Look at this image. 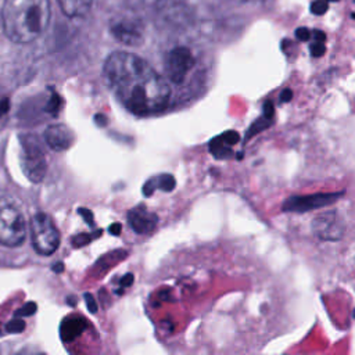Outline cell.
I'll list each match as a JSON object with an SVG mask.
<instances>
[{"instance_id": "6", "label": "cell", "mask_w": 355, "mask_h": 355, "mask_svg": "<svg viewBox=\"0 0 355 355\" xmlns=\"http://www.w3.org/2000/svg\"><path fill=\"white\" fill-rule=\"evenodd\" d=\"M194 65V57L187 47L172 49L165 58V72L171 82L180 85Z\"/></svg>"}, {"instance_id": "22", "label": "cell", "mask_w": 355, "mask_h": 355, "mask_svg": "<svg viewBox=\"0 0 355 355\" xmlns=\"http://www.w3.org/2000/svg\"><path fill=\"white\" fill-rule=\"evenodd\" d=\"M78 212H79V215L83 216L86 223H89V225L94 223V216H93V212L90 209H87V208H78Z\"/></svg>"}, {"instance_id": "32", "label": "cell", "mask_w": 355, "mask_h": 355, "mask_svg": "<svg viewBox=\"0 0 355 355\" xmlns=\"http://www.w3.org/2000/svg\"><path fill=\"white\" fill-rule=\"evenodd\" d=\"M237 3H257V1H261V0H234Z\"/></svg>"}, {"instance_id": "14", "label": "cell", "mask_w": 355, "mask_h": 355, "mask_svg": "<svg viewBox=\"0 0 355 355\" xmlns=\"http://www.w3.org/2000/svg\"><path fill=\"white\" fill-rule=\"evenodd\" d=\"M86 327V323L82 318H73L69 320H65L62 327H61V334L64 340H72L75 338L78 334H80Z\"/></svg>"}, {"instance_id": "4", "label": "cell", "mask_w": 355, "mask_h": 355, "mask_svg": "<svg viewBox=\"0 0 355 355\" xmlns=\"http://www.w3.org/2000/svg\"><path fill=\"white\" fill-rule=\"evenodd\" d=\"M21 147H22L21 165L25 175L28 176L29 180L35 183L42 182L46 175L47 164H46L44 153L37 139L35 136L26 135L21 137Z\"/></svg>"}, {"instance_id": "21", "label": "cell", "mask_w": 355, "mask_h": 355, "mask_svg": "<svg viewBox=\"0 0 355 355\" xmlns=\"http://www.w3.org/2000/svg\"><path fill=\"white\" fill-rule=\"evenodd\" d=\"M24 327H25V323L18 319V320H11L10 324L7 326V330L11 333H19L24 330Z\"/></svg>"}, {"instance_id": "33", "label": "cell", "mask_w": 355, "mask_h": 355, "mask_svg": "<svg viewBox=\"0 0 355 355\" xmlns=\"http://www.w3.org/2000/svg\"><path fill=\"white\" fill-rule=\"evenodd\" d=\"M330 1H337V0H330Z\"/></svg>"}, {"instance_id": "15", "label": "cell", "mask_w": 355, "mask_h": 355, "mask_svg": "<svg viewBox=\"0 0 355 355\" xmlns=\"http://www.w3.org/2000/svg\"><path fill=\"white\" fill-rule=\"evenodd\" d=\"M209 151L216 157V158H229L233 155V151L230 150V146H227L223 139L215 137L211 143H209Z\"/></svg>"}, {"instance_id": "20", "label": "cell", "mask_w": 355, "mask_h": 355, "mask_svg": "<svg viewBox=\"0 0 355 355\" xmlns=\"http://www.w3.org/2000/svg\"><path fill=\"white\" fill-rule=\"evenodd\" d=\"M309 50H311V54H312L313 57H320V55H323V53H324V44H323V42H316V40H315V42L311 44Z\"/></svg>"}, {"instance_id": "2", "label": "cell", "mask_w": 355, "mask_h": 355, "mask_svg": "<svg viewBox=\"0 0 355 355\" xmlns=\"http://www.w3.org/2000/svg\"><path fill=\"white\" fill-rule=\"evenodd\" d=\"M50 15L49 0H4L1 8L4 33L14 43H31L46 31Z\"/></svg>"}, {"instance_id": "16", "label": "cell", "mask_w": 355, "mask_h": 355, "mask_svg": "<svg viewBox=\"0 0 355 355\" xmlns=\"http://www.w3.org/2000/svg\"><path fill=\"white\" fill-rule=\"evenodd\" d=\"M270 118H266L265 115H262L261 118H258L252 125H251V128L248 129V135H247V139L248 137H251V136H254V135H257V133H259L261 130H263L265 128H268L269 125H270Z\"/></svg>"}, {"instance_id": "1", "label": "cell", "mask_w": 355, "mask_h": 355, "mask_svg": "<svg viewBox=\"0 0 355 355\" xmlns=\"http://www.w3.org/2000/svg\"><path fill=\"white\" fill-rule=\"evenodd\" d=\"M103 75L119 103L139 116L164 110L171 97L164 78L133 53H111L104 62Z\"/></svg>"}, {"instance_id": "17", "label": "cell", "mask_w": 355, "mask_h": 355, "mask_svg": "<svg viewBox=\"0 0 355 355\" xmlns=\"http://www.w3.org/2000/svg\"><path fill=\"white\" fill-rule=\"evenodd\" d=\"M100 233H101V232H97V233H94V234L80 233V234H78V236H75V237L72 239V243H73V245H75V247H82V245H85V244L90 243L93 239H96Z\"/></svg>"}, {"instance_id": "29", "label": "cell", "mask_w": 355, "mask_h": 355, "mask_svg": "<svg viewBox=\"0 0 355 355\" xmlns=\"http://www.w3.org/2000/svg\"><path fill=\"white\" fill-rule=\"evenodd\" d=\"M94 121H96V123H97L98 126H105V125H107V116L103 115V114H97V115L94 116Z\"/></svg>"}, {"instance_id": "3", "label": "cell", "mask_w": 355, "mask_h": 355, "mask_svg": "<svg viewBox=\"0 0 355 355\" xmlns=\"http://www.w3.org/2000/svg\"><path fill=\"white\" fill-rule=\"evenodd\" d=\"M29 230L32 245L40 255H51L58 248L60 232L47 214H35L29 222Z\"/></svg>"}, {"instance_id": "11", "label": "cell", "mask_w": 355, "mask_h": 355, "mask_svg": "<svg viewBox=\"0 0 355 355\" xmlns=\"http://www.w3.org/2000/svg\"><path fill=\"white\" fill-rule=\"evenodd\" d=\"M111 32L116 40L122 42L126 46H139V43L143 39L141 33L137 28H135L133 25L122 24V22L118 25H114L111 28Z\"/></svg>"}, {"instance_id": "27", "label": "cell", "mask_w": 355, "mask_h": 355, "mask_svg": "<svg viewBox=\"0 0 355 355\" xmlns=\"http://www.w3.org/2000/svg\"><path fill=\"white\" fill-rule=\"evenodd\" d=\"M35 309H36V305L33 304V302H29V304H26L24 308H21L19 309V315H32L33 312H35Z\"/></svg>"}, {"instance_id": "7", "label": "cell", "mask_w": 355, "mask_h": 355, "mask_svg": "<svg viewBox=\"0 0 355 355\" xmlns=\"http://www.w3.org/2000/svg\"><path fill=\"white\" fill-rule=\"evenodd\" d=\"M343 191L338 193H315L308 196H293L287 198L283 204V211L287 212H306L311 209H318L334 202Z\"/></svg>"}, {"instance_id": "31", "label": "cell", "mask_w": 355, "mask_h": 355, "mask_svg": "<svg viewBox=\"0 0 355 355\" xmlns=\"http://www.w3.org/2000/svg\"><path fill=\"white\" fill-rule=\"evenodd\" d=\"M53 270H54V272H62V270H64V265H62L61 262H58V263H55V265L53 266Z\"/></svg>"}, {"instance_id": "9", "label": "cell", "mask_w": 355, "mask_h": 355, "mask_svg": "<svg viewBox=\"0 0 355 355\" xmlns=\"http://www.w3.org/2000/svg\"><path fill=\"white\" fill-rule=\"evenodd\" d=\"M44 140L50 148L55 151H64L72 146L75 136L68 126L62 123H54L44 130Z\"/></svg>"}, {"instance_id": "30", "label": "cell", "mask_w": 355, "mask_h": 355, "mask_svg": "<svg viewBox=\"0 0 355 355\" xmlns=\"http://www.w3.org/2000/svg\"><path fill=\"white\" fill-rule=\"evenodd\" d=\"M121 227H122V226H121V223H118V222H116V223H112V225L108 227V230H110V233H111V234L118 236V234L121 233Z\"/></svg>"}, {"instance_id": "23", "label": "cell", "mask_w": 355, "mask_h": 355, "mask_svg": "<svg viewBox=\"0 0 355 355\" xmlns=\"http://www.w3.org/2000/svg\"><path fill=\"white\" fill-rule=\"evenodd\" d=\"M295 36L298 40H302V42H306L311 39V31L306 29V28H298L295 31Z\"/></svg>"}, {"instance_id": "24", "label": "cell", "mask_w": 355, "mask_h": 355, "mask_svg": "<svg viewBox=\"0 0 355 355\" xmlns=\"http://www.w3.org/2000/svg\"><path fill=\"white\" fill-rule=\"evenodd\" d=\"M85 300H86V305H87L89 311H90L92 313H94V312L97 311V304H96L93 295L89 294V293H86V294H85Z\"/></svg>"}, {"instance_id": "19", "label": "cell", "mask_w": 355, "mask_h": 355, "mask_svg": "<svg viewBox=\"0 0 355 355\" xmlns=\"http://www.w3.org/2000/svg\"><path fill=\"white\" fill-rule=\"evenodd\" d=\"M220 137L223 139V141H225L227 146H234V144H237V141L240 140L239 133L234 132V130H227V132H225L223 135H220Z\"/></svg>"}, {"instance_id": "8", "label": "cell", "mask_w": 355, "mask_h": 355, "mask_svg": "<svg viewBox=\"0 0 355 355\" xmlns=\"http://www.w3.org/2000/svg\"><path fill=\"white\" fill-rule=\"evenodd\" d=\"M312 230L322 240L336 241L343 237L345 227L337 212L326 211L313 219Z\"/></svg>"}, {"instance_id": "10", "label": "cell", "mask_w": 355, "mask_h": 355, "mask_svg": "<svg viewBox=\"0 0 355 355\" xmlns=\"http://www.w3.org/2000/svg\"><path fill=\"white\" fill-rule=\"evenodd\" d=\"M157 220H158V216L147 211V208L143 205L135 207L128 212L129 226L139 234H146L153 232L157 225Z\"/></svg>"}, {"instance_id": "28", "label": "cell", "mask_w": 355, "mask_h": 355, "mask_svg": "<svg viewBox=\"0 0 355 355\" xmlns=\"http://www.w3.org/2000/svg\"><path fill=\"white\" fill-rule=\"evenodd\" d=\"M293 98V92H291V89H284L282 93H280V101L282 103H287V101H290Z\"/></svg>"}, {"instance_id": "13", "label": "cell", "mask_w": 355, "mask_h": 355, "mask_svg": "<svg viewBox=\"0 0 355 355\" xmlns=\"http://www.w3.org/2000/svg\"><path fill=\"white\" fill-rule=\"evenodd\" d=\"M61 11L69 17H83L89 12L93 0H57Z\"/></svg>"}, {"instance_id": "12", "label": "cell", "mask_w": 355, "mask_h": 355, "mask_svg": "<svg viewBox=\"0 0 355 355\" xmlns=\"http://www.w3.org/2000/svg\"><path fill=\"white\" fill-rule=\"evenodd\" d=\"M176 186V180L172 175H166V173H162V175H158V176H154L151 179H148L144 184H143V194L146 197H150L157 189L162 190V191H172Z\"/></svg>"}, {"instance_id": "26", "label": "cell", "mask_w": 355, "mask_h": 355, "mask_svg": "<svg viewBox=\"0 0 355 355\" xmlns=\"http://www.w3.org/2000/svg\"><path fill=\"white\" fill-rule=\"evenodd\" d=\"M133 283V275L132 273H126V275H123L122 276V279L119 280V284H121V287H129L130 284Z\"/></svg>"}, {"instance_id": "18", "label": "cell", "mask_w": 355, "mask_h": 355, "mask_svg": "<svg viewBox=\"0 0 355 355\" xmlns=\"http://www.w3.org/2000/svg\"><path fill=\"white\" fill-rule=\"evenodd\" d=\"M311 11L315 15H322V14H324L327 11V3L324 0H315L311 4Z\"/></svg>"}, {"instance_id": "25", "label": "cell", "mask_w": 355, "mask_h": 355, "mask_svg": "<svg viewBox=\"0 0 355 355\" xmlns=\"http://www.w3.org/2000/svg\"><path fill=\"white\" fill-rule=\"evenodd\" d=\"M263 115L266 116V118H273V115H275V107H273V104H272V101H266L265 104H263Z\"/></svg>"}, {"instance_id": "5", "label": "cell", "mask_w": 355, "mask_h": 355, "mask_svg": "<svg viewBox=\"0 0 355 355\" xmlns=\"http://www.w3.org/2000/svg\"><path fill=\"white\" fill-rule=\"evenodd\" d=\"M26 239V222L15 207L0 208V244L15 247Z\"/></svg>"}]
</instances>
